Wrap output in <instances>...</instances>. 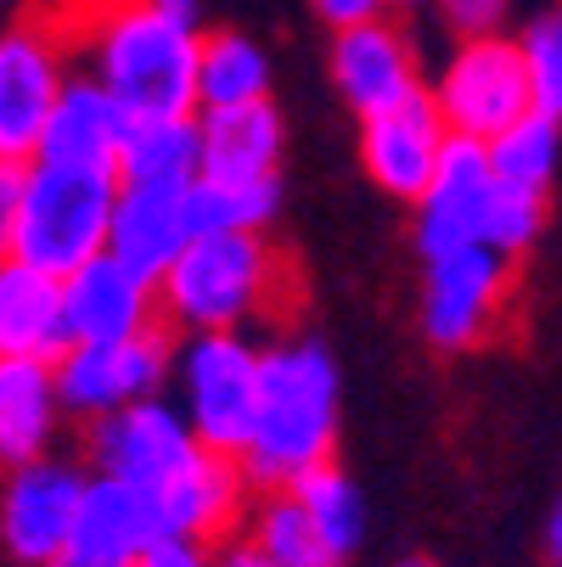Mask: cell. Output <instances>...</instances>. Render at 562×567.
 I'll list each match as a JSON object with an SVG mask.
<instances>
[{
  "instance_id": "cell-30",
  "label": "cell",
  "mask_w": 562,
  "mask_h": 567,
  "mask_svg": "<svg viewBox=\"0 0 562 567\" xmlns=\"http://www.w3.org/2000/svg\"><path fill=\"white\" fill-rule=\"evenodd\" d=\"M545 230V192H523V186H501L495 192V208H490V225H484V241L507 259H523Z\"/></svg>"
},
{
  "instance_id": "cell-2",
  "label": "cell",
  "mask_w": 562,
  "mask_h": 567,
  "mask_svg": "<svg viewBox=\"0 0 562 567\" xmlns=\"http://www.w3.org/2000/svg\"><path fill=\"white\" fill-rule=\"evenodd\" d=\"M164 327L197 332H248L254 320H276L293 303V270L265 241V230L192 236L175 270L157 281Z\"/></svg>"
},
{
  "instance_id": "cell-25",
  "label": "cell",
  "mask_w": 562,
  "mask_h": 567,
  "mask_svg": "<svg viewBox=\"0 0 562 567\" xmlns=\"http://www.w3.org/2000/svg\"><path fill=\"white\" fill-rule=\"evenodd\" d=\"M119 181H170V186L203 181V124L197 118H135Z\"/></svg>"
},
{
  "instance_id": "cell-28",
  "label": "cell",
  "mask_w": 562,
  "mask_h": 567,
  "mask_svg": "<svg viewBox=\"0 0 562 567\" xmlns=\"http://www.w3.org/2000/svg\"><path fill=\"white\" fill-rule=\"evenodd\" d=\"M282 208V175L276 181H248V186H225V181H197L186 197L192 236H219V230H265Z\"/></svg>"
},
{
  "instance_id": "cell-11",
  "label": "cell",
  "mask_w": 562,
  "mask_h": 567,
  "mask_svg": "<svg viewBox=\"0 0 562 567\" xmlns=\"http://www.w3.org/2000/svg\"><path fill=\"white\" fill-rule=\"evenodd\" d=\"M68 85V56L45 23H12L0 40V157H40Z\"/></svg>"
},
{
  "instance_id": "cell-16",
  "label": "cell",
  "mask_w": 562,
  "mask_h": 567,
  "mask_svg": "<svg viewBox=\"0 0 562 567\" xmlns=\"http://www.w3.org/2000/svg\"><path fill=\"white\" fill-rule=\"evenodd\" d=\"M135 118L130 107L102 85L96 73H68L62 102L45 124L40 141V164H68V169H113L124 164V141H130Z\"/></svg>"
},
{
  "instance_id": "cell-33",
  "label": "cell",
  "mask_w": 562,
  "mask_h": 567,
  "mask_svg": "<svg viewBox=\"0 0 562 567\" xmlns=\"http://www.w3.org/2000/svg\"><path fill=\"white\" fill-rule=\"evenodd\" d=\"M309 7H315L320 23L338 34V29H355V23H377L388 12V0H309Z\"/></svg>"
},
{
  "instance_id": "cell-35",
  "label": "cell",
  "mask_w": 562,
  "mask_h": 567,
  "mask_svg": "<svg viewBox=\"0 0 562 567\" xmlns=\"http://www.w3.org/2000/svg\"><path fill=\"white\" fill-rule=\"evenodd\" d=\"M157 12H164L170 23H181V29H197L203 34V0H152Z\"/></svg>"
},
{
  "instance_id": "cell-12",
  "label": "cell",
  "mask_w": 562,
  "mask_h": 567,
  "mask_svg": "<svg viewBox=\"0 0 562 567\" xmlns=\"http://www.w3.org/2000/svg\"><path fill=\"white\" fill-rule=\"evenodd\" d=\"M445 146H450V124H445L433 91H417L377 118H360V164L399 203L428 197V186L445 164Z\"/></svg>"
},
{
  "instance_id": "cell-21",
  "label": "cell",
  "mask_w": 562,
  "mask_h": 567,
  "mask_svg": "<svg viewBox=\"0 0 562 567\" xmlns=\"http://www.w3.org/2000/svg\"><path fill=\"white\" fill-rule=\"evenodd\" d=\"M164 506L157 489L124 477H91L85 506H79V528H73V550L102 556V561H135L152 539H164Z\"/></svg>"
},
{
  "instance_id": "cell-15",
  "label": "cell",
  "mask_w": 562,
  "mask_h": 567,
  "mask_svg": "<svg viewBox=\"0 0 562 567\" xmlns=\"http://www.w3.org/2000/svg\"><path fill=\"white\" fill-rule=\"evenodd\" d=\"M68 327L73 343H130L152 327H164V303L146 276H135L124 259L102 254L68 281Z\"/></svg>"
},
{
  "instance_id": "cell-7",
  "label": "cell",
  "mask_w": 562,
  "mask_h": 567,
  "mask_svg": "<svg viewBox=\"0 0 562 567\" xmlns=\"http://www.w3.org/2000/svg\"><path fill=\"white\" fill-rule=\"evenodd\" d=\"M91 466L68 455H40L23 466H7V489H0V545L12 567H51L73 550L79 506L91 489Z\"/></svg>"
},
{
  "instance_id": "cell-29",
  "label": "cell",
  "mask_w": 562,
  "mask_h": 567,
  "mask_svg": "<svg viewBox=\"0 0 562 567\" xmlns=\"http://www.w3.org/2000/svg\"><path fill=\"white\" fill-rule=\"evenodd\" d=\"M523 62H529V85H534V107L562 118V7L540 12L523 34Z\"/></svg>"
},
{
  "instance_id": "cell-14",
  "label": "cell",
  "mask_w": 562,
  "mask_h": 567,
  "mask_svg": "<svg viewBox=\"0 0 562 567\" xmlns=\"http://www.w3.org/2000/svg\"><path fill=\"white\" fill-rule=\"evenodd\" d=\"M197 186V181H192ZM192 186L170 181H119V208H113V259H124L135 276L152 287L175 270V259L192 248V214L186 197Z\"/></svg>"
},
{
  "instance_id": "cell-5",
  "label": "cell",
  "mask_w": 562,
  "mask_h": 567,
  "mask_svg": "<svg viewBox=\"0 0 562 567\" xmlns=\"http://www.w3.org/2000/svg\"><path fill=\"white\" fill-rule=\"evenodd\" d=\"M265 393V349L248 332H197L175 354V404L186 411L192 433L243 461L259 427Z\"/></svg>"
},
{
  "instance_id": "cell-37",
  "label": "cell",
  "mask_w": 562,
  "mask_h": 567,
  "mask_svg": "<svg viewBox=\"0 0 562 567\" xmlns=\"http://www.w3.org/2000/svg\"><path fill=\"white\" fill-rule=\"evenodd\" d=\"M51 567H135V561H102V556H85V550H68V556H57Z\"/></svg>"
},
{
  "instance_id": "cell-31",
  "label": "cell",
  "mask_w": 562,
  "mask_h": 567,
  "mask_svg": "<svg viewBox=\"0 0 562 567\" xmlns=\"http://www.w3.org/2000/svg\"><path fill=\"white\" fill-rule=\"evenodd\" d=\"M214 561H219V550L203 539H186V534H164L135 556V567H214Z\"/></svg>"
},
{
  "instance_id": "cell-23",
  "label": "cell",
  "mask_w": 562,
  "mask_h": 567,
  "mask_svg": "<svg viewBox=\"0 0 562 567\" xmlns=\"http://www.w3.org/2000/svg\"><path fill=\"white\" fill-rule=\"evenodd\" d=\"M197 96H203V113H214V107L270 102V56H265V45L248 40V34H236V29H214V34H203Z\"/></svg>"
},
{
  "instance_id": "cell-17",
  "label": "cell",
  "mask_w": 562,
  "mask_h": 567,
  "mask_svg": "<svg viewBox=\"0 0 562 567\" xmlns=\"http://www.w3.org/2000/svg\"><path fill=\"white\" fill-rule=\"evenodd\" d=\"M333 85L355 118H377L406 96H417L422 79H417V56L406 34L388 18H377V23H355L333 34Z\"/></svg>"
},
{
  "instance_id": "cell-8",
  "label": "cell",
  "mask_w": 562,
  "mask_h": 567,
  "mask_svg": "<svg viewBox=\"0 0 562 567\" xmlns=\"http://www.w3.org/2000/svg\"><path fill=\"white\" fill-rule=\"evenodd\" d=\"M512 292V259L495 254L490 241L422 259V338L445 354L478 349L507 309Z\"/></svg>"
},
{
  "instance_id": "cell-19",
  "label": "cell",
  "mask_w": 562,
  "mask_h": 567,
  "mask_svg": "<svg viewBox=\"0 0 562 567\" xmlns=\"http://www.w3.org/2000/svg\"><path fill=\"white\" fill-rule=\"evenodd\" d=\"M73 349L68 287L18 259L0 265V360H62Z\"/></svg>"
},
{
  "instance_id": "cell-32",
  "label": "cell",
  "mask_w": 562,
  "mask_h": 567,
  "mask_svg": "<svg viewBox=\"0 0 562 567\" xmlns=\"http://www.w3.org/2000/svg\"><path fill=\"white\" fill-rule=\"evenodd\" d=\"M507 7L512 0H445V18L461 40H478V34H495L507 23Z\"/></svg>"
},
{
  "instance_id": "cell-20",
  "label": "cell",
  "mask_w": 562,
  "mask_h": 567,
  "mask_svg": "<svg viewBox=\"0 0 562 567\" xmlns=\"http://www.w3.org/2000/svg\"><path fill=\"white\" fill-rule=\"evenodd\" d=\"M197 124H203V181L248 186V181L282 175L287 124H282L276 102L214 107V113H197Z\"/></svg>"
},
{
  "instance_id": "cell-38",
  "label": "cell",
  "mask_w": 562,
  "mask_h": 567,
  "mask_svg": "<svg viewBox=\"0 0 562 567\" xmlns=\"http://www.w3.org/2000/svg\"><path fill=\"white\" fill-rule=\"evenodd\" d=\"M406 7H433V0H406ZM439 7H445V0H439Z\"/></svg>"
},
{
  "instance_id": "cell-9",
  "label": "cell",
  "mask_w": 562,
  "mask_h": 567,
  "mask_svg": "<svg viewBox=\"0 0 562 567\" xmlns=\"http://www.w3.org/2000/svg\"><path fill=\"white\" fill-rule=\"evenodd\" d=\"M175 343L170 327H152L130 343H73L57 360V393H62V411L68 416H85L102 422L124 404L157 399L175 377Z\"/></svg>"
},
{
  "instance_id": "cell-6",
  "label": "cell",
  "mask_w": 562,
  "mask_h": 567,
  "mask_svg": "<svg viewBox=\"0 0 562 567\" xmlns=\"http://www.w3.org/2000/svg\"><path fill=\"white\" fill-rule=\"evenodd\" d=\"M428 91H433L450 135H467V141H495L518 118L534 113V85H529L523 40H507V34L461 40Z\"/></svg>"
},
{
  "instance_id": "cell-10",
  "label": "cell",
  "mask_w": 562,
  "mask_h": 567,
  "mask_svg": "<svg viewBox=\"0 0 562 567\" xmlns=\"http://www.w3.org/2000/svg\"><path fill=\"white\" fill-rule=\"evenodd\" d=\"M85 466L96 477H124V483H141V489H164V483L197 455L208 450L186 411L175 399H141V404H124V411L102 416V422H85Z\"/></svg>"
},
{
  "instance_id": "cell-1",
  "label": "cell",
  "mask_w": 562,
  "mask_h": 567,
  "mask_svg": "<svg viewBox=\"0 0 562 567\" xmlns=\"http://www.w3.org/2000/svg\"><path fill=\"white\" fill-rule=\"evenodd\" d=\"M338 360L315 338H276L265 343V393H259V427L243 455L254 495L293 489L315 466H327L338 450Z\"/></svg>"
},
{
  "instance_id": "cell-13",
  "label": "cell",
  "mask_w": 562,
  "mask_h": 567,
  "mask_svg": "<svg viewBox=\"0 0 562 567\" xmlns=\"http://www.w3.org/2000/svg\"><path fill=\"white\" fill-rule=\"evenodd\" d=\"M495 192H501V175L490 164V141L450 135L445 164H439L428 197L417 203V254L433 259V254L467 248V241H484Z\"/></svg>"
},
{
  "instance_id": "cell-18",
  "label": "cell",
  "mask_w": 562,
  "mask_h": 567,
  "mask_svg": "<svg viewBox=\"0 0 562 567\" xmlns=\"http://www.w3.org/2000/svg\"><path fill=\"white\" fill-rule=\"evenodd\" d=\"M157 506H164V528L203 539V545H225L236 523H248L254 506V483L243 472L236 455L219 450H197L164 489H157Z\"/></svg>"
},
{
  "instance_id": "cell-34",
  "label": "cell",
  "mask_w": 562,
  "mask_h": 567,
  "mask_svg": "<svg viewBox=\"0 0 562 567\" xmlns=\"http://www.w3.org/2000/svg\"><path fill=\"white\" fill-rule=\"evenodd\" d=\"M214 567H276V561L243 534V539H225V545H219V561H214Z\"/></svg>"
},
{
  "instance_id": "cell-36",
  "label": "cell",
  "mask_w": 562,
  "mask_h": 567,
  "mask_svg": "<svg viewBox=\"0 0 562 567\" xmlns=\"http://www.w3.org/2000/svg\"><path fill=\"white\" fill-rule=\"evenodd\" d=\"M545 556H551V567H562V501L545 517Z\"/></svg>"
},
{
  "instance_id": "cell-24",
  "label": "cell",
  "mask_w": 562,
  "mask_h": 567,
  "mask_svg": "<svg viewBox=\"0 0 562 567\" xmlns=\"http://www.w3.org/2000/svg\"><path fill=\"white\" fill-rule=\"evenodd\" d=\"M243 534H248L276 567H344V556L327 545V534L315 528V517L304 512V501H298L293 489L254 495Z\"/></svg>"
},
{
  "instance_id": "cell-4",
  "label": "cell",
  "mask_w": 562,
  "mask_h": 567,
  "mask_svg": "<svg viewBox=\"0 0 562 567\" xmlns=\"http://www.w3.org/2000/svg\"><path fill=\"white\" fill-rule=\"evenodd\" d=\"M113 208L119 175L113 169H68V164H29L18 208L0 219L7 259L68 281L113 248Z\"/></svg>"
},
{
  "instance_id": "cell-26",
  "label": "cell",
  "mask_w": 562,
  "mask_h": 567,
  "mask_svg": "<svg viewBox=\"0 0 562 567\" xmlns=\"http://www.w3.org/2000/svg\"><path fill=\"white\" fill-rule=\"evenodd\" d=\"M293 495L304 501V512L315 517V528L327 534V545H333L344 561L360 550V539H366V495L355 489V477H349L338 461L304 472V477L293 483Z\"/></svg>"
},
{
  "instance_id": "cell-22",
  "label": "cell",
  "mask_w": 562,
  "mask_h": 567,
  "mask_svg": "<svg viewBox=\"0 0 562 567\" xmlns=\"http://www.w3.org/2000/svg\"><path fill=\"white\" fill-rule=\"evenodd\" d=\"M62 416L57 365L51 360H0V461L23 466L51 455Z\"/></svg>"
},
{
  "instance_id": "cell-3",
  "label": "cell",
  "mask_w": 562,
  "mask_h": 567,
  "mask_svg": "<svg viewBox=\"0 0 562 567\" xmlns=\"http://www.w3.org/2000/svg\"><path fill=\"white\" fill-rule=\"evenodd\" d=\"M203 34L170 23L152 0H108L91 18V73L130 118H197Z\"/></svg>"
},
{
  "instance_id": "cell-39",
  "label": "cell",
  "mask_w": 562,
  "mask_h": 567,
  "mask_svg": "<svg viewBox=\"0 0 562 567\" xmlns=\"http://www.w3.org/2000/svg\"><path fill=\"white\" fill-rule=\"evenodd\" d=\"M399 567H433V561H422V556H417V561H399Z\"/></svg>"
},
{
  "instance_id": "cell-27",
  "label": "cell",
  "mask_w": 562,
  "mask_h": 567,
  "mask_svg": "<svg viewBox=\"0 0 562 567\" xmlns=\"http://www.w3.org/2000/svg\"><path fill=\"white\" fill-rule=\"evenodd\" d=\"M490 164L501 175V186H523V192H545L556 164H562V118L551 113H529L518 118L507 135L490 141Z\"/></svg>"
}]
</instances>
